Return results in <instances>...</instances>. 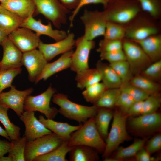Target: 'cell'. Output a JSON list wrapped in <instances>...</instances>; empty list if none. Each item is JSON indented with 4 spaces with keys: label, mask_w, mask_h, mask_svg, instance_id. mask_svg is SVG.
Returning <instances> with one entry per match:
<instances>
[{
    "label": "cell",
    "mask_w": 161,
    "mask_h": 161,
    "mask_svg": "<svg viewBox=\"0 0 161 161\" xmlns=\"http://www.w3.org/2000/svg\"><path fill=\"white\" fill-rule=\"evenodd\" d=\"M159 20L141 11L123 25L125 29V38L139 41L160 33L161 24Z\"/></svg>",
    "instance_id": "6da1fadb"
},
{
    "label": "cell",
    "mask_w": 161,
    "mask_h": 161,
    "mask_svg": "<svg viewBox=\"0 0 161 161\" xmlns=\"http://www.w3.org/2000/svg\"><path fill=\"white\" fill-rule=\"evenodd\" d=\"M52 98L53 103L60 107L58 113L80 124L83 123L89 118L94 117L98 109L94 105L87 106L75 103L69 100L67 95L62 93H55Z\"/></svg>",
    "instance_id": "7a4b0ae2"
},
{
    "label": "cell",
    "mask_w": 161,
    "mask_h": 161,
    "mask_svg": "<svg viewBox=\"0 0 161 161\" xmlns=\"http://www.w3.org/2000/svg\"><path fill=\"white\" fill-rule=\"evenodd\" d=\"M141 11L137 0H109L102 12L107 21L123 25Z\"/></svg>",
    "instance_id": "3957f363"
},
{
    "label": "cell",
    "mask_w": 161,
    "mask_h": 161,
    "mask_svg": "<svg viewBox=\"0 0 161 161\" xmlns=\"http://www.w3.org/2000/svg\"><path fill=\"white\" fill-rule=\"evenodd\" d=\"M67 143L70 147L77 145L88 146L102 153L106 145L97 128L94 117L89 119L79 129L72 132Z\"/></svg>",
    "instance_id": "277c9868"
},
{
    "label": "cell",
    "mask_w": 161,
    "mask_h": 161,
    "mask_svg": "<svg viewBox=\"0 0 161 161\" xmlns=\"http://www.w3.org/2000/svg\"><path fill=\"white\" fill-rule=\"evenodd\" d=\"M128 117L120 110L114 112L111 128L106 139V147L103 153L104 158L109 157L121 143L130 139L126 127Z\"/></svg>",
    "instance_id": "5b68a950"
},
{
    "label": "cell",
    "mask_w": 161,
    "mask_h": 161,
    "mask_svg": "<svg viewBox=\"0 0 161 161\" xmlns=\"http://www.w3.org/2000/svg\"><path fill=\"white\" fill-rule=\"evenodd\" d=\"M36 14H41L50 21L56 28L60 29L61 25L67 22V15L70 10L67 9L59 0H32Z\"/></svg>",
    "instance_id": "8992f818"
},
{
    "label": "cell",
    "mask_w": 161,
    "mask_h": 161,
    "mask_svg": "<svg viewBox=\"0 0 161 161\" xmlns=\"http://www.w3.org/2000/svg\"><path fill=\"white\" fill-rule=\"evenodd\" d=\"M63 142L53 132L27 141L24 151L25 161H33L37 157L55 149Z\"/></svg>",
    "instance_id": "52a82bcc"
},
{
    "label": "cell",
    "mask_w": 161,
    "mask_h": 161,
    "mask_svg": "<svg viewBox=\"0 0 161 161\" xmlns=\"http://www.w3.org/2000/svg\"><path fill=\"white\" fill-rule=\"evenodd\" d=\"M122 41L126 61L134 76L140 74L152 63L137 42L126 38Z\"/></svg>",
    "instance_id": "ba28073f"
},
{
    "label": "cell",
    "mask_w": 161,
    "mask_h": 161,
    "mask_svg": "<svg viewBox=\"0 0 161 161\" xmlns=\"http://www.w3.org/2000/svg\"><path fill=\"white\" fill-rule=\"evenodd\" d=\"M56 89L50 84L43 92L36 95H28L25 98L24 105L25 111H38L43 114L47 118L53 119L58 113L55 107L50 106V102Z\"/></svg>",
    "instance_id": "9c48e42d"
},
{
    "label": "cell",
    "mask_w": 161,
    "mask_h": 161,
    "mask_svg": "<svg viewBox=\"0 0 161 161\" xmlns=\"http://www.w3.org/2000/svg\"><path fill=\"white\" fill-rule=\"evenodd\" d=\"M80 19L84 26L83 35L86 39L92 41L104 35L107 21L102 11L85 9Z\"/></svg>",
    "instance_id": "30bf717a"
},
{
    "label": "cell",
    "mask_w": 161,
    "mask_h": 161,
    "mask_svg": "<svg viewBox=\"0 0 161 161\" xmlns=\"http://www.w3.org/2000/svg\"><path fill=\"white\" fill-rule=\"evenodd\" d=\"M95 42L89 41L83 36L78 38L75 41L76 49L72 54L71 70L76 73H81L89 69V59L91 51L95 46Z\"/></svg>",
    "instance_id": "8fae6325"
},
{
    "label": "cell",
    "mask_w": 161,
    "mask_h": 161,
    "mask_svg": "<svg viewBox=\"0 0 161 161\" xmlns=\"http://www.w3.org/2000/svg\"><path fill=\"white\" fill-rule=\"evenodd\" d=\"M48 61L41 52L37 49L23 53L22 65L26 69L29 80L35 83Z\"/></svg>",
    "instance_id": "7c38bea8"
},
{
    "label": "cell",
    "mask_w": 161,
    "mask_h": 161,
    "mask_svg": "<svg viewBox=\"0 0 161 161\" xmlns=\"http://www.w3.org/2000/svg\"><path fill=\"white\" fill-rule=\"evenodd\" d=\"M40 36L28 28L20 27L8 36V38L23 53L38 48Z\"/></svg>",
    "instance_id": "4fadbf2b"
},
{
    "label": "cell",
    "mask_w": 161,
    "mask_h": 161,
    "mask_svg": "<svg viewBox=\"0 0 161 161\" xmlns=\"http://www.w3.org/2000/svg\"><path fill=\"white\" fill-rule=\"evenodd\" d=\"M10 88L9 91L0 93V104L12 109L19 117L24 112V105L25 98L33 92L34 89L31 87L20 91L13 85Z\"/></svg>",
    "instance_id": "5bb4252c"
},
{
    "label": "cell",
    "mask_w": 161,
    "mask_h": 161,
    "mask_svg": "<svg viewBox=\"0 0 161 161\" xmlns=\"http://www.w3.org/2000/svg\"><path fill=\"white\" fill-rule=\"evenodd\" d=\"M75 41L74 34L70 33L64 39L53 43L45 44L41 41L38 48L48 61L59 54L72 50Z\"/></svg>",
    "instance_id": "9a60e30c"
},
{
    "label": "cell",
    "mask_w": 161,
    "mask_h": 161,
    "mask_svg": "<svg viewBox=\"0 0 161 161\" xmlns=\"http://www.w3.org/2000/svg\"><path fill=\"white\" fill-rule=\"evenodd\" d=\"M129 125L136 132L140 133H149L159 130L161 126V115L157 112L152 113L141 114L132 118Z\"/></svg>",
    "instance_id": "2e32d148"
},
{
    "label": "cell",
    "mask_w": 161,
    "mask_h": 161,
    "mask_svg": "<svg viewBox=\"0 0 161 161\" xmlns=\"http://www.w3.org/2000/svg\"><path fill=\"white\" fill-rule=\"evenodd\" d=\"M25 127L24 136L27 141L52 132L46 128L35 117V112L25 111L19 117Z\"/></svg>",
    "instance_id": "e0dca14e"
},
{
    "label": "cell",
    "mask_w": 161,
    "mask_h": 161,
    "mask_svg": "<svg viewBox=\"0 0 161 161\" xmlns=\"http://www.w3.org/2000/svg\"><path fill=\"white\" fill-rule=\"evenodd\" d=\"M3 55L0 61V69L21 68L23 53L8 38L2 42Z\"/></svg>",
    "instance_id": "ac0fdd59"
},
{
    "label": "cell",
    "mask_w": 161,
    "mask_h": 161,
    "mask_svg": "<svg viewBox=\"0 0 161 161\" xmlns=\"http://www.w3.org/2000/svg\"><path fill=\"white\" fill-rule=\"evenodd\" d=\"M20 27L33 30L39 36L44 35L49 36L56 41L64 39L68 35L65 31L53 29L51 22H49L47 24H44L41 20H36L32 16L24 20Z\"/></svg>",
    "instance_id": "d6986e66"
},
{
    "label": "cell",
    "mask_w": 161,
    "mask_h": 161,
    "mask_svg": "<svg viewBox=\"0 0 161 161\" xmlns=\"http://www.w3.org/2000/svg\"><path fill=\"white\" fill-rule=\"evenodd\" d=\"M0 5L24 20L37 15L32 0H9L1 2Z\"/></svg>",
    "instance_id": "ffe728a7"
},
{
    "label": "cell",
    "mask_w": 161,
    "mask_h": 161,
    "mask_svg": "<svg viewBox=\"0 0 161 161\" xmlns=\"http://www.w3.org/2000/svg\"><path fill=\"white\" fill-rule=\"evenodd\" d=\"M38 120L47 128L59 137L64 142H67L71 134L79 129L82 126L71 125L67 123L59 122L53 119L45 118L43 116L39 115Z\"/></svg>",
    "instance_id": "44dd1931"
},
{
    "label": "cell",
    "mask_w": 161,
    "mask_h": 161,
    "mask_svg": "<svg viewBox=\"0 0 161 161\" xmlns=\"http://www.w3.org/2000/svg\"><path fill=\"white\" fill-rule=\"evenodd\" d=\"M72 49L62 55L58 59L51 63H47L38 78L37 83L41 80H46L53 75L70 68L72 54Z\"/></svg>",
    "instance_id": "7402d4cb"
},
{
    "label": "cell",
    "mask_w": 161,
    "mask_h": 161,
    "mask_svg": "<svg viewBox=\"0 0 161 161\" xmlns=\"http://www.w3.org/2000/svg\"><path fill=\"white\" fill-rule=\"evenodd\" d=\"M134 41L140 46L152 62L161 59L160 33L150 36L141 40Z\"/></svg>",
    "instance_id": "603a6c76"
},
{
    "label": "cell",
    "mask_w": 161,
    "mask_h": 161,
    "mask_svg": "<svg viewBox=\"0 0 161 161\" xmlns=\"http://www.w3.org/2000/svg\"><path fill=\"white\" fill-rule=\"evenodd\" d=\"M96 67L100 73L102 83L107 89L120 88L122 81L109 64L98 60Z\"/></svg>",
    "instance_id": "cb8c5ba5"
},
{
    "label": "cell",
    "mask_w": 161,
    "mask_h": 161,
    "mask_svg": "<svg viewBox=\"0 0 161 161\" xmlns=\"http://www.w3.org/2000/svg\"><path fill=\"white\" fill-rule=\"evenodd\" d=\"M98 151L90 147L77 145L71 147L69 151L70 161H96L99 159Z\"/></svg>",
    "instance_id": "d4e9b609"
},
{
    "label": "cell",
    "mask_w": 161,
    "mask_h": 161,
    "mask_svg": "<svg viewBox=\"0 0 161 161\" xmlns=\"http://www.w3.org/2000/svg\"><path fill=\"white\" fill-rule=\"evenodd\" d=\"M24 20L0 5V27L8 36L20 27Z\"/></svg>",
    "instance_id": "484cf974"
},
{
    "label": "cell",
    "mask_w": 161,
    "mask_h": 161,
    "mask_svg": "<svg viewBox=\"0 0 161 161\" xmlns=\"http://www.w3.org/2000/svg\"><path fill=\"white\" fill-rule=\"evenodd\" d=\"M113 114L114 112L111 109L98 108L94 117L97 128L103 140L106 139L108 136L109 125Z\"/></svg>",
    "instance_id": "4316f807"
},
{
    "label": "cell",
    "mask_w": 161,
    "mask_h": 161,
    "mask_svg": "<svg viewBox=\"0 0 161 161\" xmlns=\"http://www.w3.org/2000/svg\"><path fill=\"white\" fill-rule=\"evenodd\" d=\"M75 80L78 88L83 89L101 80L100 73L96 69L89 68L80 73L76 74Z\"/></svg>",
    "instance_id": "83f0119b"
},
{
    "label": "cell",
    "mask_w": 161,
    "mask_h": 161,
    "mask_svg": "<svg viewBox=\"0 0 161 161\" xmlns=\"http://www.w3.org/2000/svg\"><path fill=\"white\" fill-rule=\"evenodd\" d=\"M129 82L149 95L159 92L160 83L154 81L140 74L133 76Z\"/></svg>",
    "instance_id": "f1b7e54d"
},
{
    "label": "cell",
    "mask_w": 161,
    "mask_h": 161,
    "mask_svg": "<svg viewBox=\"0 0 161 161\" xmlns=\"http://www.w3.org/2000/svg\"><path fill=\"white\" fill-rule=\"evenodd\" d=\"M121 92L120 88L107 89L93 105L98 108L111 109L115 106Z\"/></svg>",
    "instance_id": "f546056e"
},
{
    "label": "cell",
    "mask_w": 161,
    "mask_h": 161,
    "mask_svg": "<svg viewBox=\"0 0 161 161\" xmlns=\"http://www.w3.org/2000/svg\"><path fill=\"white\" fill-rule=\"evenodd\" d=\"M67 142H63L58 148L45 154L38 156L33 161H68L66 154L70 150Z\"/></svg>",
    "instance_id": "4dcf8cb0"
},
{
    "label": "cell",
    "mask_w": 161,
    "mask_h": 161,
    "mask_svg": "<svg viewBox=\"0 0 161 161\" xmlns=\"http://www.w3.org/2000/svg\"><path fill=\"white\" fill-rule=\"evenodd\" d=\"M9 109L0 104V121L4 126L5 130L11 140L20 137L21 129L10 121L7 114Z\"/></svg>",
    "instance_id": "1f68e13d"
},
{
    "label": "cell",
    "mask_w": 161,
    "mask_h": 161,
    "mask_svg": "<svg viewBox=\"0 0 161 161\" xmlns=\"http://www.w3.org/2000/svg\"><path fill=\"white\" fill-rule=\"evenodd\" d=\"M11 146L8 152L12 161H25L24 151L27 142L25 136L11 140Z\"/></svg>",
    "instance_id": "d6a6232c"
},
{
    "label": "cell",
    "mask_w": 161,
    "mask_h": 161,
    "mask_svg": "<svg viewBox=\"0 0 161 161\" xmlns=\"http://www.w3.org/2000/svg\"><path fill=\"white\" fill-rule=\"evenodd\" d=\"M146 141L144 139L136 140L129 146L124 148L120 147L117 149L114 157L121 161L124 159L134 157L138 152L143 147Z\"/></svg>",
    "instance_id": "836d02e7"
},
{
    "label": "cell",
    "mask_w": 161,
    "mask_h": 161,
    "mask_svg": "<svg viewBox=\"0 0 161 161\" xmlns=\"http://www.w3.org/2000/svg\"><path fill=\"white\" fill-rule=\"evenodd\" d=\"M124 26L119 24L107 21L104 35V38L122 40L125 37Z\"/></svg>",
    "instance_id": "e575fe53"
},
{
    "label": "cell",
    "mask_w": 161,
    "mask_h": 161,
    "mask_svg": "<svg viewBox=\"0 0 161 161\" xmlns=\"http://www.w3.org/2000/svg\"><path fill=\"white\" fill-rule=\"evenodd\" d=\"M142 11L160 20L161 17V0H137Z\"/></svg>",
    "instance_id": "d590c367"
},
{
    "label": "cell",
    "mask_w": 161,
    "mask_h": 161,
    "mask_svg": "<svg viewBox=\"0 0 161 161\" xmlns=\"http://www.w3.org/2000/svg\"><path fill=\"white\" fill-rule=\"evenodd\" d=\"M107 89L102 82H100L85 88L82 94L87 102L94 104Z\"/></svg>",
    "instance_id": "8d00e7d4"
},
{
    "label": "cell",
    "mask_w": 161,
    "mask_h": 161,
    "mask_svg": "<svg viewBox=\"0 0 161 161\" xmlns=\"http://www.w3.org/2000/svg\"><path fill=\"white\" fill-rule=\"evenodd\" d=\"M109 64L120 78L122 83L129 81L134 76L126 60L109 63Z\"/></svg>",
    "instance_id": "74e56055"
},
{
    "label": "cell",
    "mask_w": 161,
    "mask_h": 161,
    "mask_svg": "<svg viewBox=\"0 0 161 161\" xmlns=\"http://www.w3.org/2000/svg\"><path fill=\"white\" fill-rule=\"evenodd\" d=\"M121 90L131 96L135 101L144 100L149 95L129 81L123 83Z\"/></svg>",
    "instance_id": "f35d334b"
},
{
    "label": "cell",
    "mask_w": 161,
    "mask_h": 161,
    "mask_svg": "<svg viewBox=\"0 0 161 161\" xmlns=\"http://www.w3.org/2000/svg\"><path fill=\"white\" fill-rule=\"evenodd\" d=\"M21 71V68L0 69V93L5 89L12 86L14 79Z\"/></svg>",
    "instance_id": "ab89813d"
},
{
    "label": "cell",
    "mask_w": 161,
    "mask_h": 161,
    "mask_svg": "<svg viewBox=\"0 0 161 161\" xmlns=\"http://www.w3.org/2000/svg\"><path fill=\"white\" fill-rule=\"evenodd\" d=\"M161 104V97L159 92L150 95L144 101L140 114L152 113L157 111Z\"/></svg>",
    "instance_id": "60d3db41"
},
{
    "label": "cell",
    "mask_w": 161,
    "mask_h": 161,
    "mask_svg": "<svg viewBox=\"0 0 161 161\" xmlns=\"http://www.w3.org/2000/svg\"><path fill=\"white\" fill-rule=\"evenodd\" d=\"M140 74L158 83L161 78V59L152 62Z\"/></svg>",
    "instance_id": "b9f144b4"
},
{
    "label": "cell",
    "mask_w": 161,
    "mask_h": 161,
    "mask_svg": "<svg viewBox=\"0 0 161 161\" xmlns=\"http://www.w3.org/2000/svg\"><path fill=\"white\" fill-rule=\"evenodd\" d=\"M121 49H123L122 40L103 38L99 41V47L96 50L100 53Z\"/></svg>",
    "instance_id": "7bdbcfd3"
},
{
    "label": "cell",
    "mask_w": 161,
    "mask_h": 161,
    "mask_svg": "<svg viewBox=\"0 0 161 161\" xmlns=\"http://www.w3.org/2000/svg\"><path fill=\"white\" fill-rule=\"evenodd\" d=\"M135 101L131 96L121 91L115 106L118 107L122 112L126 114L129 109Z\"/></svg>",
    "instance_id": "ee69618b"
},
{
    "label": "cell",
    "mask_w": 161,
    "mask_h": 161,
    "mask_svg": "<svg viewBox=\"0 0 161 161\" xmlns=\"http://www.w3.org/2000/svg\"><path fill=\"white\" fill-rule=\"evenodd\" d=\"M100 57L101 60H106L109 63L121 60H126V56L123 49L100 53Z\"/></svg>",
    "instance_id": "f6af8a7d"
},
{
    "label": "cell",
    "mask_w": 161,
    "mask_h": 161,
    "mask_svg": "<svg viewBox=\"0 0 161 161\" xmlns=\"http://www.w3.org/2000/svg\"><path fill=\"white\" fill-rule=\"evenodd\" d=\"M109 0H80V3L76 9L72 12L69 19L70 21V28L73 26V22L75 18L82 7L85 5L90 4H100L103 8L105 7Z\"/></svg>",
    "instance_id": "bcb514c9"
},
{
    "label": "cell",
    "mask_w": 161,
    "mask_h": 161,
    "mask_svg": "<svg viewBox=\"0 0 161 161\" xmlns=\"http://www.w3.org/2000/svg\"><path fill=\"white\" fill-rule=\"evenodd\" d=\"M151 154L158 151L161 149V135H156L148 142L145 148Z\"/></svg>",
    "instance_id": "7dc6e473"
},
{
    "label": "cell",
    "mask_w": 161,
    "mask_h": 161,
    "mask_svg": "<svg viewBox=\"0 0 161 161\" xmlns=\"http://www.w3.org/2000/svg\"><path fill=\"white\" fill-rule=\"evenodd\" d=\"M144 100L135 101L127 112L129 116L141 114L142 112Z\"/></svg>",
    "instance_id": "c3c4849f"
},
{
    "label": "cell",
    "mask_w": 161,
    "mask_h": 161,
    "mask_svg": "<svg viewBox=\"0 0 161 161\" xmlns=\"http://www.w3.org/2000/svg\"><path fill=\"white\" fill-rule=\"evenodd\" d=\"M150 155L143 147L138 152L134 157L137 161H153L158 160L157 158L151 157Z\"/></svg>",
    "instance_id": "681fc988"
},
{
    "label": "cell",
    "mask_w": 161,
    "mask_h": 161,
    "mask_svg": "<svg viewBox=\"0 0 161 161\" xmlns=\"http://www.w3.org/2000/svg\"><path fill=\"white\" fill-rule=\"evenodd\" d=\"M63 6L70 10H75L79 5L80 0H59Z\"/></svg>",
    "instance_id": "f907efd6"
},
{
    "label": "cell",
    "mask_w": 161,
    "mask_h": 161,
    "mask_svg": "<svg viewBox=\"0 0 161 161\" xmlns=\"http://www.w3.org/2000/svg\"><path fill=\"white\" fill-rule=\"evenodd\" d=\"M11 146V142L0 139V157L8 153Z\"/></svg>",
    "instance_id": "816d5d0a"
},
{
    "label": "cell",
    "mask_w": 161,
    "mask_h": 161,
    "mask_svg": "<svg viewBox=\"0 0 161 161\" xmlns=\"http://www.w3.org/2000/svg\"><path fill=\"white\" fill-rule=\"evenodd\" d=\"M8 37V35L0 27V45L2 41Z\"/></svg>",
    "instance_id": "f5cc1de1"
},
{
    "label": "cell",
    "mask_w": 161,
    "mask_h": 161,
    "mask_svg": "<svg viewBox=\"0 0 161 161\" xmlns=\"http://www.w3.org/2000/svg\"><path fill=\"white\" fill-rule=\"evenodd\" d=\"M0 135L5 137L10 141H11L10 138L7 134L5 130L3 129L0 126Z\"/></svg>",
    "instance_id": "db71d44e"
},
{
    "label": "cell",
    "mask_w": 161,
    "mask_h": 161,
    "mask_svg": "<svg viewBox=\"0 0 161 161\" xmlns=\"http://www.w3.org/2000/svg\"><path fill=\"white\" fill-rule=\"evenodd\" d=\"M0 161H12V160L8 156H2L0 157Z\"/></svg>",
    "instance_id": "11a10c76"
},
{
    "label": "cell",
    "mask_w": 161,
    "mask_h": 161,
    "mask_svg": "<svg viewBox=\"0 0 161 161\" xmlns=\"http://www.w3.org/2000/svg\"><path fill=\"white\" fill-rule=\"evenodd\" d=\"M8 0H0V2H4V1H8Z\"/></svg>",
    "instance_id": "9f6ffc18"
}]
</instances>
